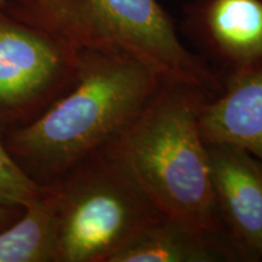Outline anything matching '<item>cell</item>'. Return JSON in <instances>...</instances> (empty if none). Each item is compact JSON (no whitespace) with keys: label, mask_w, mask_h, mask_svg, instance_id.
Masks as SVG:
<instances>
[{"label":"cell","mask_w":262,"mask_h":262,"mask_svg":"<svg viewBox=\"0 0 262 262\" xmlns=\"http://www.w3.org/2000/svg\"><path fill=\"white\" fill-rule=\"evenodd\" d=\"M22 210H24L22 208L0 204V231L14 222L21 215Z\"/></svg>","instance_id":"7c38bea8"},{"label":"cell","mask_w":262,"mask_h":262,"mask_svg":"<svg viewBox=\"0 0 262 262\" xmlns=\"http://www.w3.org/2000/svg\"><path fill=\"white\" fill-rule=\"evenodd\" d=\"M219 237L193 231L162 215L136 233L108 262H212L232 260Z\"/></svg>","instance_id":"9c48e42d"},{"label":"cell","mask_w":262,"mask_h":262,"mask_svg":"<svg viewBox=\"0 0 262 262\" xmlns=\"http://www.w3.org/2000/svg\"><path fill=\"white\" fill-rule=\"evenodd\" d=\"M5 2H6V0H0V5H3V4H4Z\"/></svg>","instance_id":"4fadbf2b"},{"label":"cell","mask_w":262,"mask_h":262,"mask_svg":"<svg viewBox=\"0 0 262 262\" xmlns=\"http://www.w3.org/2000/svg\"><path fill=\"white\" fill-rule=\"evenodd\" d=\"M216 95L201 108L203 139L247 150L262 164V66L228 75Z\"/></svg>","instance_id":"ba28073f"},{"label":"cell","mask_w":262,"mask_h":262,"mask_svg":"<svg viewBox=\"0 0 262 262\" xmlns=\"http://www.w3.org/2000/svg\"><path fill=\"white\" fill-rule=\"evenodd\" d=\"M58 216L52 186L0 231V262H56Z\"/></svg>","instance_id":"30bf717a"},{"label":"cell","mask_w":262,"mask_h":262,"mask_svg":"<svg viewBox=\"0 0 262 262\" xmlns=\"http://www.w3.org/2000/svg\"><path fill=\"white\" fill-rule=\"evenodd\" d=\"M188 25L229 75L262 66V0H196Z\"/></svg>","instance_id":"52a82bcc"},{"label":"cell","mask_w":262,"mask_h":262,"mask_svg":"<svg viewBox=\"0 0 262 262\" xmlns=\"http://www.w3.org/2000/svg\"><path fill=\"white\" fill-rule=\"evenodd\" d=\"M58 216L56 262H108L136 233L164 215L114 142L51 185Z\"/></svg>","instance_id":"277c9868"},{"label":"cell","mask_w":262,"mask_h":262,"mask_svg":"<svg viewBox=\"0 0 262 262\" xmlns=\"http://www.w3.org/2000/svg\"><path fill=\"white\" fill-rule=\"evenodd\" d=\"M0 6L78 50L134 58L164 83L211 96L222 89L214 71L182 44L158 0H6Z\"/></svg>","instance_id":"3957f363"},{"label":"cell","mask_w":262,"mask_h":262,"mask_svg":"<svg viewBox=\"0 0 262 262\" xmlns=\"http://www.w3.org/2000/svg\"><path fill=\"white\" fill-rule=\"evenodd\" d=\"M163 83L131 57L78 50L71 89L31 124L3 134V141L33 181L51 186L122 135Z\"/></svg>","instance_id":"6da1fadb"},{"label":"cell","mask_w":262,"mask_h":262,"mask_svg":"<svg viewBox=\"0 0 262 262\" xmlns=\"http://www.w3.org/2000/svg\"><path fill=\"white\" fill-rule=\"evenodd\" d=\"M222 222L243 255L262 258V164L247 150L206 143Z\"/></svg>","instance_id":"8992f818"},{"label":"cell","mask_w":262,"mask_h":262,"mask_svg":"<svg viewBox=\"0 0 262 262\" xmlns=\"http://www.w3.org/2000/svg\"><path fill=\"white\" fill-rule=\"evenodd\" d=\"M211 95L163 83L116 141L117 149L159 211L193 231L219 237L224 222L211 182L208 145L199 127Z\"/></svg>","instance_id":"7a4b0ae2"},{"label":"cell","mask_w":262,"mask_h":262,"mask_svg":"<svg viewBox=\"0 0 262 262\" xmlns=\"http://www.w3.org/2000/svg\"><path fill=\"white\" fill-rule=\"evenodd\" d=\"M78 49L0 6V134L31 124L67 93Z\"/></svg>","instance_id":"5b68a950"},{"label":"cell","mask_w":262,"mask_h":262,"mask_svg":"<svg viewBox=\"0 0 262 262\" xmlns=\"http://www.w3.org/2000/svg\"><path fill=\"white\" fill-rule=\"evenodd\" d=\"M49 186H41L29 178L6 149L0 134V204L22 208L40 198Z\"/></svg>","instance_id":"8fae6325"}]
</instances>
